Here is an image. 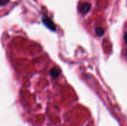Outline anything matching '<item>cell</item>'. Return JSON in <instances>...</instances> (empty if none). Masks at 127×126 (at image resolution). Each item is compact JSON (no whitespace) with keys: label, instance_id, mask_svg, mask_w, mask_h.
Returning a JSON list of instances; mask_svg holds the SVG:
<instances>
[{"label":"cell","instance_id":"1","mask_svg":"<svg viewBox=\"0 0 127 126\" xmlns=\"http://www.w3.org/2000/svg\"><path fill=\"white\" fill-rule=\"evenodd\" d=\"M42 22L49 30H51L52 31H56V30H57L56 25H54V22L51 19V18H49L47 15H42Z\"/></svg>","mask_w":127,"mask_h":126},{"label":"cell","instance_id":"2","mask_svg":"<svg viewBox=\"0 0 127 126\" xmlns=\"http://www.w3.org/2000/svg\"><path fill=\"white\" fill-rule=\"evenodd\" d=\"M91 8H92V5L89 2H83V3L80 4L79 7H78L80 13L83 15L87 14L90 11Z\"/></svg>","mask_w":127,"mask_h":126},{"label":"cell","instance_id":"3","mask_svg":"<svg viewBox=\"0 0 127 126\" xmlns=\"http://www.w3.org/2000/svg\"><path fill=\"white\" fill-rule=\"evenodd\" d=\"M50 74L53 78H57L60 75V71L57 68H53L50 71Z\"/></svg>","mask_w":127,"mask_h":126},{"label":"cell","instance_id":"4","mask_svg":"<svg viewBox=\"0 0 127 126\" xmlns=\"http://www.w3.org/2000/svg\"><path fill=\"white\" fill-rule=\"evenodd\" d=\"M95 30V33H96V35H97V36H99V37L103 36L104 35V33H105L104 30H103L102 27H96Z\"/></svg>","mask_w":127,"mask_h":126},{"label":"cell","instance_id":"5","mask_svg":"<svg viewBox=\"0 0 127 126\" xmlns=\"http://www.w3.org/2000/svg\"><path fill=\"white\" fill-rule=\"evenodd\" d=\"M10 2V0H0V6L6 5Z\"/></svg>","mask_w":127,"mask_h":126},{"label":"cell","instance_id":"6","mask_svg":"<svg viewBox=\"0 0 127 126\" xmlns=\"http://www.w3.org/2000/svg\"><path fill=\"white\" fill-rule=\"evenodd\" d=\"M124 39H125V42H126V43H127V33H126V34H125Z\"/></svg>","mask_w":127,"mask_h":126}]
</instances>
